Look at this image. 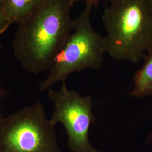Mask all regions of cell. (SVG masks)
I'll use <instances>...</instances> for the list:
<instances>
[{
    "instance_id": "2",
    "label": "cell",
    "mask_w": 152,
    "mask_h": 152,
    "mask_svg": "<svg viewBox=\"0 0 152 152\" xmlns=\"http://www.w3.org/2000/svg\"><path fill=\"white\" fill-rule=\"evenodd\" d=\"M102 22L107 53L137 63L152 51V0H110Z\"/></svg>"
},
{
    "instance_id": "10",
    "label": "cell",
    "mask_w": 152,
    "mask_h": 152,
    "mask_svg": "<svg viewBox=\"0 0 152 152\" xmlns=\"http://www.w3.org/2000/svg\"><path fill=\"white\" fill-rule=\"evenodd\" d=\"M1 49V44H0V50Z\"/></svg>"
},
{
    "instance_id": "7",
    "label": "cell",
    "mask_w": 152,
    "mask_h": 152,
    "mask_svg": "<svg viewBox=\"0 0 152 152\" xmlns=\"http://www.w3.org/2000/svg\"><path fill=\"white\" fill-rule=\"evenodd\" d=\"M45 1L4 0V4L11 24H19L37 11Z\"/></svg>"
},
{
    "instance_id": "9",
    "label": "cell",
    "mask_w": 152,
    "mask_h": 152,
    "mask_svg": "<svg viewBox=\"0 0 152 152\" xmlns=\"http://www.w3.org/2000/svg\"><path fill=\"white\" fill-rule=\"evenodd\" d=\"M71 4L73 5L76 2L78 1H83L85 3L86 5L91 6H96L98 5L99 3L102 1H106V0H69ZM110 1V0H109Z\"/></svg>"
},
{
    "instance_id": "11",
    "label": "cell",
    "mask_w": 152,
    "mask_h": 152,
    "mask_svg": "<svg viewBox=\"0 0 152 152\" xmlns=\"http://www.w3.org/2000/svg\"><path fill=\"white\" fill-rule=\"evenodd\" d=\"M0 95H1V92H0ZM0 118H1V115H0Z\"/></svg>"
},
{
    "instance_id": "6",
    "label": "cell",
    "mask_w": 152,
    "mask_h": 152,
    "mask_svg": "<svg viewBox=\"0 0 152 152\" xmlns=\"http://www.w3.org/2000/svg\"><path fill=\"white\" fill-rule=\"evenodd\" d=\"M140 69L134 76V87L130 95L136 98L152 96V51L144 57Z\"/></svg>"
},
{
    "instance_id": "4",
    "label": "cell",
    "mask_w": 152,
    "mask_h": 152,
    "mask_svg": "<svg viewBox=\"0 0 152 152\" xmlns=\"http://www.w3.org/2000/svg\"><path fill=\"white\" fill-rule=\"evenodd\" d=\"M0 152H62L42 102L0 118Z\"/></svg>"
},
{
    "instance_id": "8",
    "label": "cell",
    "mask_w": 152,
    "mask_h": 152,
    "mask_svg": "<svg viewBox=\"0 0 152 152\" xmlns=\"http://www.w3.org/2000/svg\"><path fill=\"white\" fill-rule=\"evenodd\" d=\"M11 24L6 12L4 0H0V34L5 32Z\"/></svg>"
},
{
    "instance_id": "5",
    "label": "cell",
    "mask_w": 152,
    "mask_h": 152,
    "mask_svg": "<svg viewBox=\"0 0 152 152\" xmlns=\"http://www.w3.org/2000/svg\"><path fill=\"white\" fill-rule=\"evenodd\" d=\"M49 100L54 109L51 122L64 126L68 137V147L71 152H100L89 139L92 124L96 122L92 112L94 103L91 95L82 96L74 90L69 89L66 82L59 90H48Z\"/></svg>"
},
{
    "instance_id": "3",
    "label": "cell",
    "mask_w": 152,
    "mask_h": 152,
    "mask_svg": "<svg viewBox=\"0 0 152 152\" xmlns=\"http://www.w3.org/2000/svg\"><path fill=\"white\" fill-rule=\"evenodd\" d=\"M92 6L85 5L74 19V28L55 56L46 78L39 85V92L48 90L58 82H65L75 72L100 69L107 53L104 37L92 27Z\"/></svg>"
},
{
    "instance_id": "1",
    "label": "cell",
    "mask_w": 152,
    "mask_h": 152,
    "mask_svg": "<svg viewBox=\"0 0 152 152\" xmlns=\"http://www.w3.org/2000/svg\"><path fill=\"white\" fill-rule=\"evenodd\" d=\"M72 7L69 0H45L37 11L18 24L14 54L25 71L33 75L49 71L73 30Z\"/></svg>"
}]
</instances>
